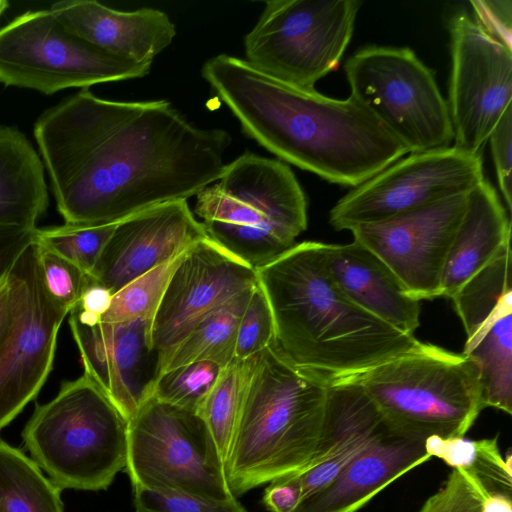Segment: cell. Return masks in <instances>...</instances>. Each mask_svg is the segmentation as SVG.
Segmentation results:
<instances>
[{
	"label": "cell",
	"mask_w": 512,
	"mask_h": 512,
	"mask_svg": "<svg viewBox=\"0 0 512 512\" xmlns=\"http://www.w3.org/2000/svg\"><path fill=\"white\" fill-rule=\"evenodd\" d=\"M34 137L66 224L118 223L196 196L216 182L231 143L189 123L166 100L120 102L88 89L37 118Z\"/></svg>",
	"instance_id": "cell-1"
},
{
	"label": "cell",
	"mask_w": 512,
	"mask_h": 512,
	"mask_svg": "<svg viewBox=\"0 0 512 512\" xmlns=\"http://www.w3.org/2000/svg\"><path fill=\"white\" fill-rule=\"evenodd\" d=\"M202 76L243 132L281 160L328 182L354 188L409 153L351 95L339 100L303 90L227 54L207 60Z\"/></svg>",
	"instance_id": "cell-2"
},
{
	"label": "cell",
	"mask_w": 512,
	"mask_h": 512,
	"mask_svg": "<svg viewBox=\"0 0 512 512\" xmlns=\"http://www.w3.org/2000/svg\"><path fill=\"white\" fill-rule=\"evenodd\" d=\"M326 244L304 241L256 269L274 320L275 345L329 384L356 378L420 344L352 302L334 282Z\"/></svg>",
	"instance_id": "cell-3"
},
{
	"label": "cell",
	"mask_w": 512,
	"mask_h": 512,
	"mask_svg": "<svg viewBox=\"0 0 512 512\" xmlns=\"http://www.w3.org/2000/svg\"><path fill=\"white\" fill-rule=\"evenodd\" d=\"M329 383L288 361L273 342L255 356L225 462L236 497L312 460Z\"/></svg>",
	"instance_id": "cell-4"
},
{
	"label": "cell",
	"mask_w": 512,
	"mask_h": 512,
	"mask_svg": "<svg viewBox=\"0 0 512 512\" xmlns=\"http://www.w3.org/2000/svg\"><path fill=\"white\" fill-rule=\"evenodd\" d=\"M208 237L254 269L280 256L307 228V200L289 166L245 152L196 195Z\"/></svg>",
	"instance_id": "cell-5"
},
{
	"label": "cell",
	"mask_w": 512,
	"mask_h": 512,
	"mask_svg": "<svg viewBox=\"0 0 512 512\" xmlns=\"http://www.w3.org/2000/svg\"><path fill=\"white\" fill-rule=\"evenodd\" d=\"M355 379L387 427L412 440L464 437L484 409L478 364L429 343Z\"/></svg>",
	"instance_id": "cell-6"
},
{
	"label": "cell",
	"mask_w": 512,
	"mask_h": 512,
	"mask_svg": "<svg viewBox=\"0 0 512 512\" xmlns=\"http://www.w3.org/2000/svg\"><path fill=\"white\" fill-rule=\"evenodd\" d=\"M22 436L32 459L61 490L106 489L126 466L128 421L86 374L36 405Z\"/></svg>",
	"instance_id": "cell-7"
},
{
	"label": "cell",
	"mask_w": 512,
	"mask_h": 512,
	"mask_svg": "<svg viewBox=\"0 0 512 512\" xmlns=\"http://www.w3.org/2000/svg\"><path fill=\"white\" fill-rule=\"evenodd\" d=\"M125 467L133 487L214 501L235 497L204 420L154 397L128 421Z\"/></svg>",
	"instance_id": "cell-8"
},
{
	"label": "cell",
	"mask_w": 512,
	"mask_h": 512,
	"mask_svg": "<svg viewBox=\"0 0 512 512\" xmlns=\"http://www.w3.org/2000/svg\"><path fill=\"white\" fill-rule=\"evenodd\" d=\"M244 37L246 61L285 84L313 90L351 40L358 0H269Z\"/></svg>",
	"instance_id": "cell-9"
},
{
	"label": "cell",
	"mask_w": 512,
	"mask_h": 512,
	"mask_svg": "<svg viewBox=\"0 0 512 512\" xmlns=\"http://www.w3.org/2000/svg\"><path fill=\"white\" fill-rule=\"evenodd\" d=\"M351 96L409 150L450 147L454 133L434 73L407 47L370 45L345 63Z\"/></svg>",
	"instance_id": "cell-10"
},
{
	"label": "cell",
	"mask_w": 512,
	"mask_h": 512,
	"mask_svg": "<svg viewBox=\"0 0 512 512\" xmlns=\"http://www.w3.org/2000/svg\"><path fill=\"white\" fill-rule=\"evenodd\" d=\"M151 63L111 55L71 32L50 9L25 12L0 29V83L52 95L140 78Z\"/></svg>",
	"instance_id": "cell-11"
},
{
	"label": "cell",
	"mask_w": 512,
	"mask_h": 512,
	"mask_svg": "<svg viewBox=\"0 0 512 512\" xmlns=\"http://www.w3.org/2000/svg\"><path fill=\"white\" fill-rule=\"evenodd\" d=\"M484 180L481 154L447 147L410 153L354 187L330 210L336 230L379 223L453 196Z\"/></svg>",
	"instance_id": "cell-12"
},
{
	"label": "cell",
	"mask_w": 512,
	"mask_h": 512,
	"mask_svg": "<svg viewBox=\"0 0 512 512\" xmlns=\"http://www.w3.org/2000/svg\"><path fill=\"white\" fill-rule=\"evenodd\" d=\"M17 304L0 348V430L33 400L53 366L59 328L69 310L48 290L35 241L11 269Z\"/></svg>",
	"instance_id": "cell-13"
},
{
	"label": "cell",
	"mask_w": 512,
	"mask_h": 512,
	"mask_svg": "<svg viewBox=\"0 0 512 512\" xmlns=\"http://www.w3.org/2000/svg\"><path fill=\"white\" fill-rule=\"evenodd\" d=\"M449 101L454 147L479 155L511 105L512 50L466 13L450 22Z\"/></svg>",
	"instance_id": "cell-14"
},
{
	"label": "cell",
	"mask_w": 512,
	"mask_h": 512,
	"mask_svg": "<svg viewBox=\"0 0 512 512\" xmlns=\"http://www.w3.org/2000/svg\"><path fill=\"white\" fill-rule=\"evenodd\" d=\"M466 332L462 354L480 368L482 403L512 413V250L508 241L451 298Z\"/></svg>",
	"instance_id": "cell-15"
},
{
	"label": "cell",
	"mask_w": 512,
	"mask_h": 512,
	"mask_svg": "<svg viewBox=\"0 0 512 512\" xmlns=\"http://www.w3.org/2000/svg\"><path fill=\"white\" fill-rule=\"evenodd\" d=\"M257 284L256 269L209 237L193 244L174 270L153 318L152 345L161 367L201 322Z\"/></svg>",
	"instance_id": "cell-16"
},
{
	"label": "cell",
	"mask_w": 512,
	"mask_h": 512,
	"mask_svg": "<svg viewBox=\"0 0 512 512\" xmlns=\"http://www.w3.org/2000/svg\"><path fill=\"white\" fill-rule=\"evenodd\" d=\"M467 194L354 227L350 230L353 241L378 256L411 298L420 302L439 297L443 268L466 208Z\"/></svg>",
	"instance_id": "cell-17"
},
{
	"label": "cell",
	"mask_w": 512,
	"mask_h": 512,
	"mask_svg": "<svg viewBox=\"0 0 512 512\" xmlns=\"http://www.w3.org/2000/svg\"><path fill=\"white\" fill-rule=\"evenodd\" d=\"M152 322L89 324L69 316L84 374L127 421L152 397L161 373L160 357L152 345Z\"/></svg>",
	"instance_id": "cell-18"
},
{
	"label": "cell",
	"mask_w": 512,
	"mask_h": 512,
	"mask_svg": "<svg viewBox=\"0 0 512 512\" xmlns=\"http://www.w3.org/2000/svg\"><path fill=\"white\" fill-rule=\"evenodd\" d=\"M207 237L186 199L150 207L117 223L90 277L115 294Z\"/></svg>",
	"instance_id": "cell-19"
},
{
	"label": "cell",
	"mask_w": 512,
	"mask_h": 512,
	"mask_svg": "<svg viewBox=\"0 0 512 512\" xmlns=\"http://www.w3.org/2000/svg\"><path fill=\"white\" fill-rule=\"evenodd\" d=\"M386 427L355 378L330 383L315 454L297 472L302 483L301 501L332 482Z\"/></svg>",
	"instance_id": "cell-20"
},
{
	"label": "cell",
	"mask_w": 512,
	"mask_h": 512,
	"mask_svg": "<svg viewBox=\"0 0 512 512\" xmlns=\"http://www.w3.org/2000/svg\"><path fill=\"white\" fill-rule=\"evenodd\" d=\"M50 10L74 34L119 58L151 63L176 35L169 16L158 9L118 11L94 0H63Z\"/></svg>",
	"instance_id": "cell-21"
},
{
	"label": "cell",
	"mask_w": 512,
	"mask_h": 512,
	"mask_svg": "<svg viewBox=\"0 0 512 512\" xmlns=\"http://www.w3.org/2000/svg\"><path fill=\"white\" fill-rule=\"evenodd\" d=\"M430 458L424 442L386 427L332 482L302 500L293 512H357L390 483Z\"/></svg>",
	"instance_id": "cell-22"
},
{
	"label": "cell",
	"mask_w": 512,
	"mask_h": 512,
	"mask_svg": "<svg viewBox=\"0 0 512 512\" xmlns=\"http://www.w3.org/2000/svg\"><path fill=\"white\" fill-rule=\"evenodd\" d=\"M325 254L334 282L352 302L392 327L414 335L420 323V303L407 294L378 256L355 241L326 244Z\"/></svg>",
	"instance_id": "cell-23"
},
{
	"label": "cell",
	"mask_w": 512,
	"mask_h": 512,
	"mask_svg": "<svg viewBox=\"0 0 512 512\" xmlns=\"http://www.w3.org/2000/svg\"><path fill=\"white\" fill-rule=\"evenodd\" d=\"M511 241V222L485 179L468 194L464 214L443 268L439 297L452 298Z\"/></svg>",
	"instance_id": "cell-24"
},
{
	"label": "cell",
	"mask_w": 512,
	"mask_h": 512,
	"mask_svg": "<svg viewBox=\"0 0 512 512\" xmlns=\"http://www.w3.org/2000/svg\"><path fill=\"white\" fill-rule=\"evenodd\" d=\"M48 205L38 152L18 128L0 125V225L36 227Z\"/></svg>",
	"instance_id": "cell-25"
},
{
	"label": "cell",
	"mask_w": 512,
	"mask_h": 512,
	"mask_svg": "<svg viewBox=\"0 0 512 512\" xmlns=\"http://www.w3.org/2000/svg\"><path fill=\"white\" fill-rule=\"evenodd\" d=\"M0 512H64L61 489L32 458L2 439Z\"/></svg>",
	"instance_id": "cell-26"
},
{
	"label": "cell",
	"mask_w": 512,
	"mask_h": 512,
	"mask_svg": "<svg viewBox=\"0 0 512 512\" xmlns=\"http://www.w3.org/2000/svg\"><path fill=\"white\" fill-rule=\"evenodd\" d=\"M253 289L201 322L170 352L162 364L161 374L198 361H213L221 366L231 362L235 358L239 321Z\"/></svg>",
	"instance_id": "cell-27"
},
{
	"label": "cell",
	"mask_w": 512,
	"mask_h": 512,
	"mask_svg": "<svg viewBox=\"0 0 512 512\" xmlns=\"http://www.w3.org/2000/svg\"><path fill=\"white\" fill-rule=\"evenodd\" d=\"M254 358L246 360L234 358L229 362L222 369L215 385L197 412L209 428L224 466Z\"/></svg>",
	"instance_id": "cell-28"
},
{
	"label": "cell",
	"mask_w": 512,
	"mask_h": 512,
	"mask_svg": "<svg viewBox=\"0 0 512 512\" xmlns=\"http://www.w3.org/2000/svg\"><path fill=\"white\" fill-rule=\"evenodd\" d=\"M184 253L132 280L113 294L110 307L99 322L116 324L153 320L167 284Z\"/></svg>",
	"instance_id": "cell-29"
},
{
	"label": "cell",
	"mask_w": 512,
	"mask_h": 512,
	"mask_svg": "<svg viewBox=\"0 0 512 512\" xmlns=\"http://www.w3.org/2000/svg\"><path fill=\"white\" fill-rule=\"evenodd\" d=\"M116 225L78 226L65 223L37 228L35 242L91 275Z\"/></svg>",
	"instance_id": "cell-30"
},
{
	"label": "cell",
	"mask_w": 512,
	"mask_h": 512,
	"mask_svg": "<svg viewBox=\"0 0 512 512\" xmlns=\"http://www.w3.org/2000/svg\"><path fill=\"white\" fill-rule=\"evenodd\" d=\"M225 366L213 361H198L163 372L152 397L197 413Z\"/></svg>",
	"instance_id": "cell-31"
},
{
	"label": "cell",
	"mask_w": 512,
	"mask_h": 512,
	"mask_svg": "<svg viewBox=\"0 0 512 512\" xmlns=\"http://www.w3.org/2000/svg\"><path fill=\"white\" fill-rule=\"evenodd\" d=\"M275 340L273 315L268 300L259 286L252 290L239 321L235 358H253L270 346Z\"/></svg>",
	"instance_id": "cell-32"
},
{
	"label": "cell",
	"mask_w": 512,
	"mask_h": 512,
	"mask_svg": "<svg viewBox=\"0 0 512 512\" xmlns=\"http://www.w3.org/2000/svg\"><path fill=\"white\" fill-rule=\"evenodd\" d=\"M488 494L474 476L453 468L444 485L426 500L419 512H483Z\"/></svg>",
	"instance_id": "cell-33"
},
{
	"label": "cell",
	"mask_w": 512,
	"mask_h": 512,
	"mask_svg": "<svg viewBox=\"0 0 512 512\" xmlns=\"http://www.w3.org/2000/svg\"><path fill=\"white\" fill-rule=\"evenodd\" d=\"M133 488L136 512H247L236 497L214 501L177 492Z\"/></svg>",
	"instance_id": "cell-34"
},
{
	"label": "cell",
	"mask_w": 512,
	"mask_h": 512,
	"mask_svg": "<svg viewBox=\"0 0 512 512\" xmlns=\"http://www.w3.org/2000/svg\"><path fill=\"white\" fill-rule=\"evenodd\" d=\"M37 246L45 284L52 296L70 313L79 303L90 281V275L56 253L38 244Z\"/></svg>",
	"instance_id": "cell-35"
},
{
	"label": "cell",
	"mask_w": 512,
	"mask_h": 512,
	"mask_svg": "<svg viewBox=\"0 0 512 512\" xmlns=\"http://www.w3.org/2000/svg\"><path fill=\"white\" fill-rule=\"evenodd\" d=\"M489 143L498 185L508 210L512 208V104L507 107L504 114L489 135Z\"/></svg>",
	"instance_id": "cell-36"
},
{
	"label": "cell",
	"mask_w": 512,
	"mask_h": 512,
	"mask_svg": "<svg viewBox=\"0 0 512 512\" xmlns=\"http://www.w3.org/2000/svg\"><path fill=\"white\" fill-rule=\"evenodd\" d=\"M477 24L490 36L511 49V1H471Z\"/></svg>",
	"instance_id": "cell-37"
},
{
	"label": "cell",
	"mask_w": 512,
	"mask_h": 512,
	"mask_svg": "<svg viewBox=\"0 0 512 512\" xmlns=\"http://www.w3.org/2000/svg\"><path fill=\"white\" fill-rule=\"evenodd\" d=\"M37 227L0 225V285L23 251L35 241Z\"/></svg>",
	"instance_id": "cell-38"
},
{
	"label": "cell",
	"mask_w": 512,
	"mask_h": 512,
	"mask_svg": "<svg viewBox=\"0 0 512 512\" xmlns=\"http://www.w3.org/2000/svg\"><path fill=\"white\" fill-rule=\"evenodd\" d=\"M302 498L298 473H291L270 482L264 491L263 503L270 512H293Z\"/></svg>",
	"instance_id": "cell-39"
},
{
	"label": "cell",
	"mask_w": 512,
	"mask_h": 512,
	"mask_svg": "<svg viewBox=\"0 0 512 512\" xmlns=\"http://www.w3.org/2000/svg\"><path fill=\"white\" fill-rule=\"evenodd\" d=\"M17 304V289L11 271L0 285V348L10 330Z\"/></svg>",
	"instance_id": "cell-40"
},
{
	"label": "cell",
	"mask_w": 512,
	"mask_h": 512,
	"mask_svg": "<svg viewBox=\"0 0 512 512\" xmlns=\"http://www.w3.org/2000/svg\"><path fill=\"white\" fill-rule=\"evenodd\" d=\"M483 512H512L511 493L490 492L484 501Z\"/></svg>",
	"instance_id": "cell-41"
},
{
	"label": "cell",
	"mask_w": 512,
	"mask_h": 512,
	"mask_svg": "<svg viewBox=\"0 0 512 512\" xmlns=\"http://www.w3.org/2000/svg\"><path fill=\"white\" fill-rule=\"evenodd\" d=\"M9 2L6 0H0V17L5 12V10L9 7Z\"/></svg>",
	"instance_id": "cell-42"
}]
</instances>
